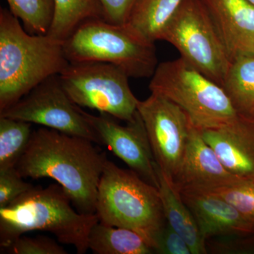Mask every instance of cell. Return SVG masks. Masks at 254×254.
Listing matches in <instances>:
<instances>
[{"mask_svg":"<svg viewBox=\"0 0 254 254\" xmlns=\"http://www.w3.org/2000/svg\"><path fill=\"white\" fill-rule=\"evenodd\" d=\"M94 142L41 127L32 133L16 169L23 178H50L63 187L73 206L93 215L100 178L106 163Z\"/></svg>","mask_w":254,"mask_h":254,"instance_id":"cell-1","label":"cell"},{"mask_svg":"<svg viewBox=\"0 0 254 254\" xmlns=\"http://www.w3.org/2000/svg\"><path fill=\"white\" fill-rule=\"evenodd\" d=\"M69 64L64 42L31 35L9 9H0V113Z\"/></svg>","mask_w":254,"mask_h":254,"instance_id":"cell-2","label":"cell"},{"mask_svg":"<svg viewBox=\"0 0 254 254\" xmlns=\"http://www.w3.org/2000/svg\"><path fill=\"white\" fill-rule=\"evenodd\" d=\"M68 193L58 183L46 188L33 187L0 208V247L11 245L24 234L44 231L58 242L86 253L91 228L98 222L96 214L80 213L72 207Z\"/></svg>","mask_w":254,"mask_h":254,"instance_id":"cell-3","label":"cell"},{"mask_svg":"<svg viewBox=\"0 0 254 254\" xmlns=\"http://www.w3.org/2000/svg\"><path fill=\"white\" fill-rule=\"evenodd\" d=\"M69 63L101 62L123 69L129 78H149L157 66L154 42L129 23L115 24L104 18L87 20L64 42Z\"/></svg>","mask_w":254,"mask_h":254,"instance_id":"cell-4","label":"cell"},{"mask_svg":"<svg viewBox=\"0 0 254 254\" xmlns=\"http://www.w3.org/2000/svg\"><path fill=\"white\" fill-rule=\"evenodd\" d=\"M95 214L102 223L138 232L153 250L166 224L158 188L108 160L98 186Z\"/></svg>","mask_w":254,"mask_h":254,"instance_id":"cell-5","label":"cell"},{"mask_svg":"<svg viewBox=\"0 0 254 254\" xmlns=\"http://www.w3.org/2000/svg\"><path fill=\"white\" fill-rule=\"evenodd\" d=\"M149 89L179 105L200 130L222 126L240 115L220 85L182 58L159 64Z\"/></svg>","mask_w":254,"mask_h":254,"instance_id":"cell-6","label":"cell"},{"mask_svg":"<svg viewBox=\"0 0 254 254\" xmlns=\"http://www.w3.org/2000/svg\"><path fill=\"white\" fill-rule=\"evenodd\" d=\"M160 40L171 43L182 59L222 86L231 61L201 0H183Z\"/></svg>","mask_w":254,"mask_h":254,"instance_id":"cell-7","label":"cell"},{"mask_svg":"<svg viewBox=\"0 0 254 254\" xmlns=\"http://www.w3.org/2000/svg\"><path fill=\"white\" fill-rule=\"evenodd\" d=\"M65 92L80 108L97 110L122 121H131L138 100L128 75L112 64L101 62L69 63L59 75Z\"/></svg>","mask_w":254,"mask_h":254,"instance_id":"cell-8","label":"cell"},{"mask_svg":"<svg viewBox=\"0 0 254 254\" xmlns=\"http://www.w3.org/2000/svg\"><path fill=\"white\" fill-rule=\"evenodd\" d=\"M0 116L36 124L100 144L81 108L73 103L64 89L59 75L42 82Z\"/></svg>","mask_w":254,"mask_h":254,"instance_id":"cell-9","label":"cell"},{"mask_svg":"<svg viewBox=\"0 0 254 254\" xmlns=\"http://www.w3.org/2000/svg\"><path fill=\"white\" fill-rule=\"evenodd\" d=\"M137 110L144 123L155 163L175 180L185 155L191 120L179 105L155 93L138 100Z\"/></svg>","mask_w":254,"mask_h":254,"instance_id":"cell-10","label":"cell"},{"mask_svg":"<svg viewBox=\"0 0 254 254\" xmlns=\"http://www.w3.org/2000/svg\"><path fill=\"white\" fill-rule=\"evenodd\" d=\"M83 116L94 129L100 144L106 145L130 169L145 182L158 188L155 160L144 123L137 110L134 118L122 125L110 115H93L82 110Z\"/></svg>","mask_w":254,"mask_h":254,"instance_id":"cell-11","label":"cell"},{"mask_svg":"<svg viewBox=\"0 0 254 254\" xmlns=\"http://www.w3.org/2000/svg\"><path fill=\"white\" fill-rule=\"evenodd\" d=\"M200 131L230 173L254 180V117L240 114L222 126Z\"/></svg>","mask_w":254,"mask_h":254,"instance_id":"cell-12","label":"cell"},{"mask_svg":"<svg viewBox=\"0 0 254 254\" xmlns=\"http://www.w3.org/2000/svg\"><path fill=\"white\" fill-rule=\"evenodd\" d=\"M242 179L224 167L200 128L192 123L185 155L175 183L179 190H206L232 185Z\"/></svg>","mask_w":254,"mask_h":254,"instance_id":"cell-13","label":"cell"},{"mask_svg":"<svg viewBox=\"0 0 254 254\" xmlns=\"http://www.w3.org/2000/svg\"><path fill=\"white\" fill-rule=\"evenodd\" d=\"M230 61L254 55V5L248 0H201Z\"/></svg>","mask_w":254,"mask_h":254,"instance_id":"cell-14","label":"cell"},{"mask_svg":"<svg viewBox=\"0 0 254 254\" xmlns=\"http://www.w3.org/2000/svg\"><path fill=\"white\" fill-rule=\"evenodd\" d=\"M205 241L215 237L254 235V227L218 195L199 190H180Z\"/></svg>","mask_w":254,"mask_h":254,"instance_id":"cell-15","label":"cell"},{"mask_svg":"<svg viewBox=\"0 0 254 254\" xmlns=\"http://www.w3.org/2000/svg\"><path fill=\"white\" fill-rule=\"evenodd\" d=\"M159 193L167 223L183 237L192 254H207L206 241L203 239L193 214L190 211L173 180L160 170L157 163Z\"/></svg>","mask_w":254,"mask_h":254,"instance_id":"cell-16","label":"cell"},{"mask_svg":"<svg viewBox=\"0 0 254 254\" xmlns=\"http://www.w3.org/2000/svg\"><path fill=\"white\" fill-rule=\"evenodd\" d=\"M88 249L96 254H150L154 252L138 232L99 221L90 232Z\"/></svg>","mask_w":254,"mask_h":254,"instance_id":"cell-17","label":"cell"},{"mask_svg":"<svg viewBox=\"0 0 254 254\" xmlns=\"http://www.w3.org/2000/svg\"><path fill=\"white\" fill-rule=\"evenodd\" d=\"M55 14L48 34L64 42L87 20L104 18L100 0H54Z\"/></svg>","mask_w":254,"mask_h":254,"instance_id":"cell-18","label":"cell"},{"mask_svg":"<svg viewBox=\"0 0 254 254\" xmlns=\"http://www.w3.org/2000/svg\"><path fill=\"white\" fill-rule=\"evenodd\" d=\"M222 87L239 113L254 117V55L232 62Z\"/></svg>","mask_w":254,"mask_h":254,"instance_id":"cell-19","label":"cell"},{"mask_svg":"<svg viewBox=\"0 0 254 254\" xmlns=\"http://www.w3.org/2000/svg\"><path fill=\"white\" fill-rule=\"evenodd\" d=\"M183 0H138L128 23L150 41L160 40Z\"/></svg>","mask_w":254,"mask_h":254,"instance_id":"cell-20","label":"cell"},{"mask_svg":"<svg viewBox=\"0 0 254 254\" xmlns=\"http://www.w3.org/2000/svg\"><path fill=\"white\" fill-rule=\"evenodd\" d=\"M33 131L31 123L0 116V170L16 167Z\"/></svg>","mask_w":254,"mask_h":254,"instance_id":"cell-21","label":"cell"},{"mask_svg":"<svg viewBox=\"0 0 254 254\" xmlns=\"http://www.w3.org/2000/svg\"><path fill=\"white\" fill-rule=\"evenodd\" d=\"M9 11L31 35L48 34L55 14L54 0H6Z\"/></svg>","mask_w":254,"mask_h":254,"instance_id":"cell-22","label":"cell"},{"mask_svg":"<svg viewBox=\"0 0 254 254\" xmlns=\"http://www.w3.org/2000/svg\"><path fill=\"white\" fill-rule=\"evenodd\" d=\"M203 191L225 200L254 227V180H240L232 185Z\"/></svg>","mask_w":254,"mask_h":254,"instance_id":"cell-23","label":"cell"},{"mask_svg":"<svg viewBox=\"0 0 254 254\" xmlns=\"http://www.w3.org/2000/svg\"><path fill=\"white\" fill-rule=\"evenodd\" d=\"M1 252L11 254H66V251L50 237L22 235Z\"/></svg>","mask_w":254,"mask_h":254,"instance_id":"cell-24","label":"cell"},{"mask_svg":"<svg viewBox=\"0 0 254 254\" xmlns=\"http://www.w3.org/2000/svg\"><path fill=\"white\" fill-rule=\"evenodd\" d=\"M23 179L16 167L0 170V208L33 188Z\"/></svg>","mask_w":254,"mask_h":254,"instance_id":"cell-25","label":"cell"},{"mask_svg":"<svg viewBox=\"0 0 254 254\" xmlns=\"http://www.w3.org/2000/svg\"><path fill=\"white\" fill-rule=\"evenodd\" d=\"M153 250L162 254H192L186 241L167 222L155 239Z\"/></svg>","mask_w":254,"mask_h":254,"instance_id":"cell-26","label":"cell"},{"mask_svg":"<svg viewBox=\"0 0 254 254\" xmlns=\"http://www.w3.org/2000/svg\"><path fill=\"white\" fill-rule=\"evenodd\" d=\"M138 0H100L105 21L115 24L128 22Z\"/></svg>","mask_w":254,"mask_h":254,"instance_id":"cell-27","label":"cell"},{"mask_svg":"<svg viewBox=\"0 0 254 254\" xmlns=\"http://www.w3.org/2000/svg\"><path fill=\"white\" fill-rule=\"evenodd\" d=\"M248 1L254 5V0H248Z\"/></svg>","mask_w":254,"mask_h":254,"instance_id":"cell-28","label":"cell"}]
</instances>
